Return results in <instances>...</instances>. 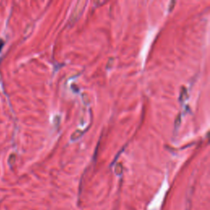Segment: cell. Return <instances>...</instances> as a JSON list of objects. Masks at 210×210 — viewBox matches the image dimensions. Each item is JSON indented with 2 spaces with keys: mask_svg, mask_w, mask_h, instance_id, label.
Masks as SVG:
<instances>
[{
  "mask_svg": "<svg viewBox=\"0 0 210 210\" xmlns=\"http://www.w3.org/2000/svg\"><path fill=\"white\" fill-rule=\"evenodd\" d=\"M176 4V1H172L171 3H169V8H168V11L169 12H171V11H173V8H174V5Z\"/></svg>",
  "mask_w": 210,
  "mask_h": 210,
  "instance_id": "5b68a950",
  "label": "cell"
},
{
  "mask_svg": "<svg viewBox=\"0 0 210 210\" xmlns=\"http://www.w3.org/2000/svg\"><path fill=\"white\" fill-rule=\"evenodd\" d=\"M3 40H0V50H1V49H2V47H3Z\"/></svg>",
  "mask_w": 210,
  "mask_h": 210,
  "instance_id": "52a82bcc",
  "label": "cell"
},
{
  "mask_svg": "<svg viewBox=\"0 0 210 210\" xmlns=\"http://www.w3.org/2000/svg\"><path fill=\"white\" fill-rule=\"evenodd\" d=\"M123 172V167H122V165L121 163H118L116 165L115 167V173L117 175L120 176L121 175V173Z\"/></svg>",
  "mask_w": 210,
  "mask_h": 210,
  "instance_id": "277c9868",
  "label": "cell"
},
{
  "mask_svg": "<svg viewBox=\"0 0 210 210\" xmlns=\"http://www.w3.org/2000/svg\"><path fill=\"white\" fill-rule=\"evenodd\" d=\"M188 97V93H187V89L185 87H182L181 91V95H180V100L183 101L186 100Z\"/></svg>",
  "mask_w": 210,
  "mask_h": 210,
  "instance_id": "3957f363",
  "label": "cell"
},
{
  "mask_svg": "<svg viewBox=\"0 0 210 210\" xmlns=\"http://www.w3.org/2000/svg\"><path fill=\"white\" fill-rule=\"evenodd\" d=\"M84 135V131H81V130H76L75 132L73 133L71 136V140L72 141H77L79 139L81 138V136Z\"/></svg>",
  "mask_w": 210,
  "mask_h": 210,
  "instance_id": "7a4b0ae2",
  "label": "cell"
},
{
  "mask_svg": "<svg viewBox=\"0 0 210 210\" xmlns=\"http://www.w3.org/2000/svg\"><path fill=\"white\" fill-rule=\"evenodd\" d=\"M180 123H181V115L179 114V115L176 117V119L175 125L176 126H178V125H180Z\"/></svg>",
  "mask_w": 210,
  "mask_h": 210,
  "instance_id": "8992f818",
  "label": "cell"
},
{
  "mask_svg": "<svg viewBox=\"0 0 210 210\" xmlns=\"http://www.w3.org/2000/svg\"><path fill=\"white\" fill-rule=\"evenodd\" d=\"M87 2L86 1H84V0H81V1H79L76 3L75 8L72 11V13L70 17V23L74 24L78 20V18L81 17V15L82 14L84 9L86 8V5Z\"/></svg>",
  "mask_w": 210,
  "mask_h": 210,
  "instance_id": "6da1fadb",
  "label": "cell"
}]
</instances>
